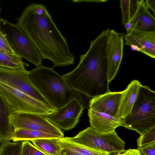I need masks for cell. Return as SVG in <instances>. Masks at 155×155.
Here are the masks:
<instances>
[{"label": "cell", "mask_w": 155, "mask_h": 155, "mask_svg": "<svg viewBox=\"0 0 155 155\" xmlns=\"http://www.w3.org/2000/svg\"><path fill=\"white\" fill-rule=\"evenodd\" d=\"M0 81L48 106L53 107L31 82L28 76V71L26 70L12 69L0 66Z\"/></svg>", "instance_id": "ba28073f"}, {"label": "cell", "mask_w": 155, "mask_h": 155, "mask_svg": "<svg viewBox=\"0 0 155 155\" xmlns=\"http://www.w3.org/2000/svg\"><path fill=\"white\" fill-rule=\"evenodd\" d=\"M122 91H110L91 98L89 102V109L107 114L117 118Z\"/></svg>", "instance_id": "4fadbf2b"}, {"label": "cell", "mask_w": 155, "mask_h": 155, "mask_svg": "<svg viewBox=\"0 0 155 155\" xmlns=\"http://www.w3.org/2000/svg\"><path fill=\"white\" fill-rule=\"evenodd\" d=\"M144 2L145 5L148 9H150L155 14V1L153 0H146Z\"/></svg>", "instance_id": "f1b7e54d"}, {"label": "cell", "mask_w": 155, "mask_h": 155, "mask_svg": "<svg viewBox=\"0 0 155 155\" xmlns=\"http://www.w3.org/2000/svg\"><path fill=\"white\" fill-rule=\"evenodd\" d=\"M0 66L12 69L26 70L22 58L15 54L0 51Z\"/></svg>", "instance_id": "44dd1931"}, {"label": "cell", "mask_w": 155, "mask_h": 155, "mask_svg": "<svg viewBox=\"0 0 155 155\" xmlns=\"http://www.w3.org/2000/svg\"><path fill=\"white\" fill-rule=\"evenodd\" d=\"M88 115L90 127L102 133L115 131L117 127L122 126V119L114 117L107 114L88 110Z\"/></svg>", "instance_id": "5bb4252c"}, {"label": "cell", "mask_w": 155, "mask_h": 155, "mask_svg": "<svg viewBox=\"0 0 155 155\" xmlns=\"http://www.w3.org/2000/svg\"><path fill=\"white\" fill-rule=\"evenodd\" d=\"M61 138L76 144L106 153L110 155L121 153L125 151V143L115 131L102 133L90 127L79 132L73 137Z\"/></svg>", "instance_id": "5b68a950"}, {"label": "cell", "mask_w": 155, "mask_h": 155, "mask_svg": "<svg viewBox=\"0 0 155 155\" xmlns=\"http://www.w3.org/2000/svg\"><path fill=\"white\" fill-rule=\"evenodd\" d=\"M1 8H0V11H1Z\"/></svg>", "instance_id": "1f68e13d"}, {"label": "cell", "mask_w": 155, "mask_h": 155, "mask_svg": "<svg viewBox=\"0 0 155 155\" xmlns=\"http://www.w3.org/2000/svg\"><path fill=\"white\" fill-rule=\"evenodd\" d=\"M124 38L125 45H134L139 48L140 52L155 58V30H133L125 35Z\"/></svg>", "instance_id": "7c38bea8"}, {"label": "cell", "mask_w": 155, "mask_h": 155, "mask_svg": "<svg viewBox=\"0 0 155 155\" xmlns=\"http://www.w3.org/2000/svg\"><path fill=\"white\" fill-rule=\"evenodd\" d=\"M68 147L83 155H110L109 154L90 149L64 140L60 138Z\"/></svg>", "instance_id": "603a6c76"}, {"label": "cell", "mask_w": 155, "mask_h": 155, "mask_svg": "<svg viewBox=\"0 0 155 155\" xmlns=\"http://www.w3.org/2000/svg\"><path fill=\"white\" fill-rule=\"evenodd\" d=\"M144 1L140 0L134 16L130 22L132 29L150 31L155 30V18L146 7Z\"/></svg>", "instance_id": "e0dca14e"}, {"label": "cell", "mask_w": 155, "mask_h": 155, "mask_svg": "<svg viewBox=\"0 0 155 155\" xmlns=\"http://www.w3.org/2000/svg\"><path fill=\"white\" fill-rule=\"evenodd\" d=\"M109 30H103L91 41L88 50L80 56L77 67L62 75L72 89L89 98L110 91L106 51L107 36Z\"/></svg>", "instance_id": "7a4b0ae2"}, {"label": "cell", "mask_w": 155, "mask_h": 155, "mask_svg": "<svg viewBox=\"0 0 155 155\" xmlns=\"http://www.w3.org/2000/svg\"><path fill=\"white\" fill-rule=\"evenodd\" d=\"M110 29L106 40V57L107 75L110 83L116 76L119 68L123 55L124 36Z\"/></svg>", "instance_id": "8fae6325"}, {"label": "cell", "mask_w": 155, "mask_h": 155, "mask_svg": "<svg viewBox=\"0 0 155 155\" xmlns=\"http://www.w3.org/2000/svg\"><path fill=\"white\" fill-rule=\"evenodd\" d=\"M28 76L39 92L54 108L64 106L73 98L84 105L83 95L72 89L62 75L52 68L42 65L28 71Z\"/></svg>", "instance_id": "3957f363"}, {"label": "cell", "mask_w": 155, "mask_h": 155, "mask_svg": "<svg viewBox=\"0 0 155 155\" xmlns=\"http://www.w3.org/2000/svg\"><path fill=\"white\" fill-rule=\"evenodd\" d=\"M14 111L0 94V144L10 141L14 129L11 118Z\"/></svg>", "instance_id": "2e32d148"}, {"label": "cell", "mask_w": 155, "mask_h": 155, "mask_svg": "<svg viewBox=\"0 0 155 155\" xmlns=\"http://www.w3.org/2000/svg\"><path fill=\"white\" fill-rule=\"evenodd\" d=\"M124 27L127 31V33L130 32L132 31V25L130 22H128L127 23L124 25Z\"/></svg>", "instance_id": "4dcf8cb0"}, {"label": "cell", "mask_w": 155, "mask_h": 155, "mask_svg": "<svg viewBox=\"0 0 155 155\" xmlns=\"http://www.w3.org/2000/svg\"><path fill=\"white\" fill-rule=\"evenodd\" d=\"M122 126L141 135L155 127V92L142 85L130 113L122 119Z\"/></svg>", "instance_id": "277c9868"}, {"label": "cell", "mask_w": 155, "mask_h": 155, "mask_svg": "<svg viewBox=\"0 0 155 155\" xmlns=\"http://www.w3.org/2000/svg\"><path fill=\"white\" fill-rule=\"evenodd\" d=\"M16 25L35 45L42 59L51 61L54 67L74 64L75 57L45 6L31 4Z\"/></svg>", "instance_id": "6da1fadb"}, {"label": "cell", "mask_w": 155, "mask_h": 155, "mask_svg": "<svg viewBox=\"0 0 155 155\" xmlns=\"http://www.w3.org/2000/svg\"><path fill=\"white\" fill-rule=\"evenodd\" d=\"M0 31L14 53L36 67L42 65V58L31 40L16 24L0 18Z\"/></svg>", "instance_id": "8992f818"}, {"label": "cell", "mask_w": 155, "mask_h": 155, "mask_svg": "<svg viewBox=\"0 0 155 155\" xmlns=\"http://www.w3.org/2000/svg\"><path fill=\"white\" fill-rule=\"evenodd\" d=\"M58 138H45L32 140L33 145L48 155H60L61 147Z\"/></svg>", "instance_id": "d6986e66"}, {"label": "cell", "mask_w": 155, "mask_h": 155, "mask_svg": "<svg viewBox=\"0 0 155 155\" xmlns=\"http://www.w3.org/2000/svg\"><path fill=\"white\" fill-rule=\"evenodd\" d=\"M140 0H120V8L122 14V23L124 25L130 21L137 10Z\"/></svg>", "instance_id": "ffe728a7"}, {"label": "cell", "mask_w": 155, "mask_h": 155, "mask_svg": "<svg viewBox=\"0 0 155 155\" xmlns=\"http://www.w3.org/2000/svg\"><path fill=\"white\" fill-rule=\"evenodd\" d=\"M112 155H141L137 149H129L122 153Z\"/></svg>", "instance_id": "f546056e"}, {"label": "cell", "mask_w": 155, "mask_h": 155, "mask_svg": "<svg viewBox=\"0 0 155 155\" xmlns=\"http://www.w3.org/2000/svg\"><path fill=\"white\" fill-rule=\"evenodd\" d=\"M0 94L14 112L30 113L46 116L56 109L0 81Z\"/></svg>", "instance_id": "52a82bcc"}, {"label": "cell", "mask_w": 155, "mask_h": 155, "mask_svg": "<svg viewBox=\"0 0 155 155\" xmlns=\"http://www.w3.org/2000/svg\"><path fill=\"white\" fill-rule=\"evenodd\" d=\"M155 142V127H154L140 135L137 139L138 147Z\"/></svg>", "instance_id": "d4e9b609"}, {"label": "cell", "mask_w": 155, "mask_h": 155, "mask_svg": "<svg viewBox=\"0 0 155 155\" xmlns=\"http://www.w3.org/2000/svg\"><path fill=\"white\" fill-rule=\"evenodd\" d=\"M142 85L138 80H133L128 85L126 88L122 91L117 115V118L122 119L130 113Z\"/></svg>", "instance_id": "9a60e30c"}, {"label": "cell", "mask_w": 155, "mask_h": 155, "mask_svg": "<svg viewBox=\"0 0 155 155\" xmlns=\"http://www.w3.org/2000/svg\"><path fill=\"white\" fill-rule=\"evenodd\" d=\"M0 51L9 54H15L10 48L5 37L0 31Z\"/></svg>", "instance_id": "4316f807"}, {"label": "cell", "mask_w": 155, "mask_h": 155, "mask_svg": "<svg viewBox=\"0 0 155 155\" xmlns=\"http://www.w3.org/2000/svg\"><path fill=\"white\" fill-rule=\"evenodd\" d=\"M57 138V136L49 133L33 130L22 129H15L13 132L10 140L13 142L31 141L35 139Z\"/></svg>", "instance_id": "ac0fdd59"}, {"label": "cell", "mask_w": 155, "mask_h": 155, "mask_svg": "<svg viewBox=\"0 0 155 155\" xmlns=\"http://www.w3.org/2000/svg\"><path fill=\"white\" fill-rule=\"evenodd\" d=\"M58 141L61 147L60 155H83L68 147L60 138Z\"/></svg>", "instance_id": "83f0119b"}, {"label": "cell", "mask_w": 155, "mask_h": 155, "mask_svg": "<svg viewBox=\"0 0 155 155\" xmlns=\"http://www.w3.org/2000/svg\"><path fill=\"white\" fill-rule=\"evenodd\" d=\"M22 141H7L1 144L0 155H21Z\"/></svg>", "instance_id": "7402d4cb"}, {"label": "cell", "mask_w": 155, "mask_h": 155, "mask_svg": "<svg viewBox=\"0 0 155 155\" xmlns=\"http://www.w3.org/2000/svg\"><path fill=\"white\" fill-rule=\"evenodd\" d=\"M21 155H48L29 141H22Z\"/></svg>", "instance_id": "cb8c5ba5"}, {"label": "cell", "mask_w": 155, "mask_h": 155, "mask_svg": "<svg viewBox=\"0 0 155 155\" xmlns=\"http://www.w3.org/2000/svg\"><path fill=\"white\" fill-rule=\"evenodd\" d=\"M85 107L80 100L73 98L64 106L47 116V119L60 130H68L78 124Z\"/></svg>", "instance_id": "30bf717a"}, {"label": "cell", "mask_w": 155, "mask_h": 155, "mask_svg": "<svg viewBox=\"0 0 155 155\" xmlns=\"http://www.w3.org/2000/svg\"><path fill=\"white\" fill-rule=\"evenodd\" d=\"M11 124L14 130L22 129L45 132L64 137L61 130L50 123L46 117L21 112H14L11 118Z\"/></svg>", "instance_id": "9c48e42d"}, {"label": "cell", "mask_w": 155, "mask_h": 155, "mask_svg": "<svg viewBox=\"0 0 155 155\" xmlns=\"http://www.w3.org/2000/svg\"><path fill=\"white\" fill-rule=\"evenodd\" d=\"M137 149L141 155H155V142L138 147Z\"/></svg>", "instance_id": "484cf974"}]
</instances>
